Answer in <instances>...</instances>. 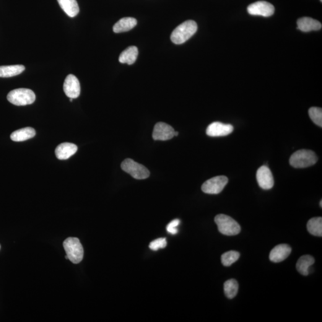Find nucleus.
<instances>
[{"label":"nucleus","mask_w":322,"mask_h":322,"mask_svg":"<svg viewBox=\"0 0 322 322\" xmlns=\"http://www.w3.org/2000/svg\"><path fill=\"white\" fill-rule=\"evenodd\" d=\"M198 30V25L193 20H187L178 25L171 35L173 43L181 44L190 39Z\"/></svg>","instance_id":"f257e3e1"},{"label":"nucleus","mask_w":322,"mask_h":322,"mask_svg":"<svg viewBox=\"0 0 322 322\" xmlns=\"http://www.w3.org/2000/svg\"><path fill=\"white\" fill-rule=\"evenodd\" d=\"M318 161L315 153L312 150L302 149L298 150L290 158V165L296 168H303L315 165Z\"/></svg>","instance_id":"f03ea898"},{"label":"nucleus","mask_w":322,"mask_h":322,"mask_svg":"<svg viewBox=\"0 0 322 322\" xmlns=\"http://www.w3.org/2000/svg\"><path fill=\"white\" fill-rule=\"evenodd\" d=\"M219 232L227 236H234L241 232V226L237 222L227 215L219 214L214 219Z\"/></svg>","instance_id":"7ed1b4c3"},{"label":"nucleus","mask_w":322,"mask_h":322,"mask_svg":"<svg viewBox=\"0 0 322 322\" xmlns=\"http://www.w3.org/2000/svg\"><path fill=\"white\" fill-rule=\"evenodd\" d=\"M64 247L68 259L74 264H79L84 257V249L79 239L68 238L64 242Z\"/></svg>","instance_id":"20e7f679"},{"label":"nucleus","mask_w":322,"mask_h":322,"mask_svg":"<svg viewBox=\"0 0 322 322\" xmlns=\"http://www.w3.org/2000/svg\"><path fill=\"white\" fill-rule=\"evenodd\" d=\"M7 100L16 106L31 105L35 102V95L28 88H17L11 91L7 95Z\"/></svg>","instance_id":"39448f33"},{"label":"nucleus","mask_w":322,"mask_h":322,"mask_svg":"<svg viewBox=\"0 0 322 322\" xmlns=\"http://www.w3.org/2000/svg\"><path fill=\"white\" fill-rule=\"evenodd\" d=\"M121 168L125 172L129 173L137 180L146 179L150 176L149 171L144 165L131 159L125 160L121 163Z\"/></svg>","instance_id":"423d86ee"},{"label":"nucleus","mask_w":322,"mask_h":322,"mask_svg":"<svg viewBox=\"0 0 322 322\" xmlns=\"http://www.w3.org/2000/svg\"><path fill=\"white\" fill-rule=\"evenodd\" d=\"M228 181L227 177L224 176L214 177L202 184V191L207 194H219L226 186Z\"/></svg>","instance_id":"0eeeda50"},{"label":"nucleus","mask_w":322,"mask_h":322,"mask_svg":"<svg viewBox=\"0 0 322 322\" xmlns=\"http://www.w3.org/2000/svg\"><path fill=\"white\" fill-rule=\"evenodd\" d=\"M249 14L261 16L263 17L271 16L274 13V7L269 2L259 1L249 5L247 8Z\"/></svg>","instance_id":"6e6552de"},{"label":"nucleus","mask_w":322,"mask_h":322,"mask_svg":"<svg viewBox=\"0 0 322 322\" xmlns=\"http://www.w3.org/2000/svg\"><path fill=\"white\" fill-rule=\"evenodd\" d=\"M257 180L259 187L264 190H269L274 187V177L271 170L266 165L261 166L257 170Z\"/></svg>","instance_id":"1a4fd4ad"},{"label":"nucleus","mask_w":322,"mask_h":322,"mask_svg":"<svg viewBox=\"0 0 322 322\" xmlns=\"http://www.w3.org/2000/svg\"><path fill=\"white\" fill-rule=\"evenodd\" d=\"M64 91L69 98L74 99L80 95V87L79 80L75 75H67L64 84Z\"/></svg>","instance_id":"9d476101"},{"label":"nucleus","mask_w":322,"mask_h":322,"mask_svg":"<svg viewBox=\"0 0 322 322\" xmlns=\"http://www.w3.org/2000/svg\"><path fill=\"white\" fill-rule=\"evenodd\" d=\"M175 129L170 125L158 123L155 125L152 137L155 140H168L175 137Z\"/></svg>","instance_id":"9b49d317"},{"label":"nucleus","mask_w":322,"mask_h":322,"mask_svg":"<svg viewBox=\"0 0 322 322\" xmlns=\"http://www.w3.org/2000/svg\"><path fill=\"white\" fill-rule=\"evenodd\" d=\"M233 129L234 128L232 125L214 122L208 127L206 132L210 137H222L232 133Z\"/></svg>","instance_id":"f8f14e48"},{"label":"nucleus","mask_w":322,"mask_h":322,"mask_svg":"<svg viewBox=\"0 0 322 322\" xmlns=\"http://www.w3.org/2000/svg\"><path fill=\"white\" fill-rule=\"evenodd\" d=\"M291 251V248L287 244H280L271 251L269 256L270 260L274 263H280L288 258Z\"/></svg>","instance_id":"ddd939ff"},{"label":"nucleus","mask_w":322,"mask_h":322,"mask_svg":"<svg viewBox=\"0 0 322 322\" xmlns=\"http://www.w3.org/2000/svg\"><path fill=\"white\" fill-rule=\"evenodd\" d=\"M77 145L71 144V143H64L56 147L55 154L58 159L66 160L74 155L77 152Z\"/></svg>","instance_id":"4468645a"},{"label":"nucleus","mask_w":322,"mask_h":322,"mask_svg":"<svg viewBox=\"0 0 322 322\" xmlns=\"http://www.w3.org/2000/svg\"><path fill=\"white\" fill-rule=\"evenodd\" d=\"M322 27V23L313 18L304 17L297 20V29L303 32L320 30Z\"/></svg>","instance_id":"2eb2a0df"},{"label":"nucleus","mask_w":322,"mask_h":322,"mask_svg":"<svg viewBox=\"0 0 322 322\" xmlns=\"http://www.w3.org/2000/svg\"><path fill=\"white\" fill-rule=\"evenodd\" d=\"M137 20L133 17H127L122 18L114 25L113 31L115 33H121L130 31L136 27Z\"/></svg>","instance_id":"dca6fc26"},{"label":"nucleus","mask_w":322,"mask_h":322,"mask_svg":"<svg viewBox=\"0 0 322 322\" xmlns=\"http://www.w3.org/2000/svg\"><path fill=\"white\" fill-rule=\"evenodd\" d=\"M36 132L34 129L31 127H26V128L18 129V130L12 132L10 135V138L14 142H23L33 138Z\"/></svg>","instance_id":"f3484780"},{"label":"nucleus","mask_w":322,"mask_h":322,"mask_svg":"<svg viewBox=\"0 0 322 322\" xmlns=\"http://www.w3.org/2000/svg\"><path fill=\"white\" fill-rule=\"evenodd\" d=\"M138 54V48L136 46L129 47L122 52L119 56V61L121 64H133L136 61Z\"/></svg>","instance_id":"a211bd4d"},{"label":"nucleus","mask_w":322,"mask_h":322,"mask_svg":"<svg viewBox=\"0 0 322 322\" xmlns=\"http://www.w3.org/2000/svg\"><path fill=\"white\" fill-rule=\"evenodd\" d=\"M60 6L69 17H74L79 14L80 8L77 0H58Z\"/></svg>","instance_id":"6ab92c4d"},{"label":"nucleus","mask_w":322,"mask_h":322,"mask_svg":"<svg viewBox=\"0 0 322 322\" xmlns=\"http://www.w3.org/2000/svg\"><path fill=\"white\" fill-rule=\"evenodd\" d=\"M315 263V259L311 256L306 255L301 257L298 259L296 267L297 271L303 276H307L308 269Z\"/></svg>","instance_id":"aec40b11"},{"label":"nucleus","mask_w":322,"mask_h":322,"mask_svg":"<svg viewBox=\"0 0 322 322\" xmlns=\"http://www.w3.org/2000/svg\"><path fill=\"white\" fill-rule=\"evenodd\" d=\"M25 67L21 64L16 65L1 66H0V77L10 78L16 76L22 73Z\"/></svg>","instance_id":"412c9836"},{"label":"nucleus","mask_w":322,"mask_h":322,"mask_svg":"<svg viewBox=\"0 0 322 322\" xmlns=\"http://www.w3.org/2000/svg\"><path fill=\"white\" fill-rule=\"evenodd\" d=\"M307 230L310 234L320 236H322V218L315 217L310 219L307 223Z\"/></svg>","instance_id":"4be33fe9"},{"label":"nucleus","mask_w":322,"mask_h":322,"mask_svg":"<svg viewBox=\"0 0 322 322\" xmlns=\"http://www.w3.org/2000/svg\"><path fill=\"white\" fill-rule=\"evenodd\" d=\"M239 285L235 279L227 280L224 284V290L225 295L230 299L235 298L237 295Z\"/></svg>","instance_id":"5701e85b"},{"label":"nucleus","mask_w":322,"mask_h":322,"mask_svg":"<svg viewBox=\"0 0 322 322\" xmlns=\"http://www.w3.org/2000/svg\"><path fill=\"white\" fill-rule=\"evenodd\" d=\"M240 254L237 251H230L226 252L222 256V263L223 266L229 267L240 258Z\"/></svg>","instance_id":"b1692460"},{"label":"nucleus","mask_w":322,"mask_h":322,"mask_svg":"<svg viewBox=\"0 0 322 322\" xmlns=\"http://www.w3.org/2000/svg\"><path fill=\"white\" fill-rule=\"evenodd\" d=\"M309 116L314 123L319 127H322V108L312 107L308 110Z\"/></svg>","instance_id":"393cba45"},{"label":"nucleus","mask_w":322,"mask_h":322,"mask_svg":"<svg viewBox=\"0 0 322 322\" xmlns=\"http://www.w3.org/2000/svg\"><path fill=\"white\" fill-rule=\"evenodd\" d=\"M167 246L165 238H159L150 242L149 248L153 251H157L161 248H164Z\"/></svg>","instance_id":"a878e982"},{"label":"nucleus","mask_w":322,"mask_h":322,"mask_svg":"<svg viewBox=\"0 0 322 322\" xmlns=\"http://www.w3.org/2000/svg\"><path fill=\"white\" fill-rule=\"evenodd\" d=\"M180 220L178 219L173 220L172 222L169 223L167 226V232L172 235L177 234V233L178 232V230L177 228V227L179 224H180Z\"/></svg>","instance_id":"bb28decb"},{"label":"nucleus","mask_w":322,"mask_h":322,"mask_svg":"<svg viewBox=\"0 0 322 322\" xmlns=\"http://www.w3.org/2000/svg\"><path fill=\"white\" fill-rule=\"evenodd\" d=\"M178 135V132H177V131H175V136H177Z\"/></svg>","instance_id":"cd10ccee"},{"label":"nucleus","mask_w":322,"mask_h":322,"mask_svg":"<svg viewBox=\"0 0 322 322\" xmlns=\"http://www.w3.org/2000/svg\"><path fill=\"white\" fill-rule=\"evenodd\" d=\"M320 205H321V207H322V200L321 201Z\"/></svg>","instance_id":"c85d7f7f"},{"label":"nucleus","mask_w":322,"mask_h":322,"mask_svg":"<svg viewBox=\"0 0 322 322\" xmlns=\"http://www.w3.org/2000/svg\"><path fill=\"white\" fill-rule=\"evenodd\" d=\"M65 258H66V259H68V257H67V256H66Z\"/></svg>","instance_id":"c756f323"},{"label":"nucleus","mask_w":322,"mask_h":322,"mask_svg":"<svg viewBox=\"0 0 322 322\" xmlns=\"http://www.w3.org/2000/svg\"><path fill=\"white\" fill-rule=\"evenodd\" d=\"M321 1L322 2V0H321Z\"/></svg>","instance_id":"7c9ffc66"},{"label":"nucleus","mask_w":322,"mask_h":322,"mask_svg":"<svg viewBox=\"0 0 322 322\" xmlns=\"http://www.w3.org/2000/svg\"><path fill=\"white\" fill-rule=\"evenodd\" d=\"M0 248H1V246H0Z\"/></svg>","instance_id":"2f4dec72"}]
</instances>
